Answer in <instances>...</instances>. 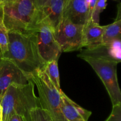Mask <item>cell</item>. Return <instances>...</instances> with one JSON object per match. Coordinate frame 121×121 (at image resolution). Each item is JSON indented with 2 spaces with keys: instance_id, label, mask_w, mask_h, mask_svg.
I'll return each mask as SVG.
<instances>
[{
  "instance_id": "obj_1",
  "label": "cell",
  "mask_w": 121,
  "mask_h": 121,
  "mask_svg": "<svg viewBox=\"0 0 121 121\" xmlns=\"http://www.w3.org/2000/svg\"><path fill=\"white\" fill-rule=\"evenodd\" d=\"M8 53L3 58L10 60L30 77L44 69L46 63L39 53L36 31L27 33L8 31Z\"/></svg>"
},
{
  "instance_id": "obj_2",
  "label": "cell",
  "mask_w": 121,
  "mask_h": 121,
  "mask_svg": "<svg viewBox=\"0 0 121 121\" xmlns=\"http://www.w3.org/2000/svg\"><path fill=\"white\" fill-rule=\"evenodd\" d=\"M2 121H8L14 113L22 116L28 121L30 112L40 107V100L35 93V85L31 80L26 85H11L0 101Z\"/></svg>"
},
{
  "instance_id": "obj_3",
  "label": "cell",
  "mask_w": 121,
  "mask_h": 121,
  "mask_svg": "<svg viewBox=\"0 0 121 121\" xmlns=\"http://www.w3.org/2000/svg\"><path fill=\"white\" fill-rule=\"evenodd\" d=\"M3 22L8 31H35L39 26L34 0H17L0 4Z\"/></svg>"
},
{
  "instance_id": "obj_4",
  "label": "cell",
  "mask_w": 121,
  "mask_h": 121,
  "mask_svg": "<svg viewBox=\"0 0 121 121\" xmlns=\"http://www.w3.org/2000/svg\"><path fill=\"white\" fill-rule=\"evenodd\" d=\"M37 87L40 106L50 115L53 121H67L61 109L60 93L53 86L43 69L31 75Z\"/></svg>"
},
{
  "instance_id": "obj_5",
  "label": "cell",
  "mask_w": 121,
  "mask_h": 121,
  "mask_svg": "<svg viewBox=\"0 0 121 121\" xmlns=\"http://www.w3.org/2000/svg\"><path fill=\"white\" fill-rule=\"evenodd\" d=\"M82 59L89 64L104 83L112 106L121 103V90L117 77L118 63L105 59L91 57H82Z\"/></svg>"
},
{
  "instance_id": "obj_6",
  "label": "cell",
  "mask_w": 121,
  "mask_h": 121,
  "mask_svg": "<svg viewBox=\"0 0 121 121\" xmlns=\"http://www.w3.org/2000/svg\"><path fill=\"white\" fill-rule=\"evenodd\" d=\"M83 25L76 24L63 18L54 29L56 39L62 52H72L83 47Z\"/></svg>"
},
{
  "instance_id": "obj_7",
  "label": "cell",
  "mask_w": 121,
  "mask_h": 121,
  "mask_svg": "<svg viewBox=\"0 0 121 121\" xmlns=\"http://www.w3.org/2000/svg\"><path fill=\"white\" fill-rule=\"evenodd\" d=\"M36 35L39 53L44 62L58 61L62 51L56 39L54 28L41 22L38 26Z\"/></svg>"
},
{
  "instance_id": "obj_8",
  "label": "cell",
  "mask_w": 121,
  "mask_h": 121,
  "mask_svg": "<svg viewBox=\"0 0 121 121\" xmlns=\"http://www.w3.org/2000/svg\"><path fill=\"white\" fill-rule=\"evenodd\" d=\"M31 77L24 73L16 65L6 58L0 59V101L11 85H26Z\"/></svg>"
},
{
  "instance_id": "obj_9",
  "label": "cell",
  "mask_w": 121,
  "mask_h": 121,
  "mask_svg": "<svg viewBox=\"0 0 121 121\" xmlns=\"http://www.w3.org/2000/svg\"><path fill=\"white\" fill-rule=\"evenodd\" d=\"M67 0H48L40 8H37L39 25L41 22L48 24L55 29L63 17Z\"/></svg>"
},
{
  "instance_id": "obj_10",
  "label": "cell",
  "mask_w": 121,
  "mask_h": 121,
  "mask_svg": "<svg viewBox=\"0 0 121 121\" xmlns=\"http://www.w3.org/2000/svg\"><path fill=\"white\" fill-rule=\"evenodd\" d=\"M61 96V109L67 121H88L92 112L81 107L70 99L63 92Z\"/></svg>"
},
{
  "instance_id": "obj_11",
  "label": "cell",
  "mask_w": 121,
  "mask_h": 121,
  "mask_svg": "<svg viewBox=\"0 0 121 121\" xmlns=\"http://www.w3.org/2000/svg\"><path fill=\"white\" fill-rule=\"evenodd\" d=\"M89 7L86 0H67L63 18L76 24L85 25L88 21Z\"/></svg>"
},
{
  "instance_id": "obj_12",
  "label": "cell",
  "mask_w": 121,
  "mask_h": 121,
  "mask_svg": "<svg viewBox=\"0 0 121 121\" xmlns=\"http://www.w3.org/2000/svg\"><path fill=\"white\" fill-rule=\"evenodd\" d=\"M104 26L95 23L91 20H88L83 29V47L86 49H93L103 45Z\"/></svg>"
},
{
  "instance_id": "obj_13",
  "label": "cell",
  "mask_w": 121,
  "mask_h": 121,
  "mask_svg": "<svg viewBox=\"0 0 121 121\" xmlns=\"http://www.w3.org/2000/svg\"><path fill=\"white\" fill-rule=\"evenodd\" d=\"M103 45H109L115 41L121 42V21H115L104 26Z\"/></svg>"
},
{
  "instance_id": "obj_14",
  "label": "cell",
  "mask_w": 121,
  "mask_h": 121,
  "mask_svg": "<svg viewBox=\"0 0 121 121\" xmlns=\"http://www.w3.org/2000/svg\"><path fill=\"white\" fill-rule=\"evenodd\" d=\"M49 80L60 93L62 92L60 87V74L57 60H53L47 63L43 69Z\"/></svg>"
},
{
  "instance_id": "obj_15",
  "label": "cell",
  "mask_w": 121,
  "mask_h": 121,
  "mask_svg": "<svg viewBox=\"0 0 121 121\" xmlns=\"http://www.w3.org/2000/svg\"><path fill=\"white\" fill-rule=\"evenodd\" d=\"M8 31L3 22L2 13L0 9V48L1 51V57H4L8 50Z\"/></svg>"
},
{
  "instance_id": "obj_16",
  "label": "cell",
  "mask_w": 121,
  "mask_h": 121,
  "mask_svg": "<svg viewBox=\"0 0 121 121\" xmlns=\"http://www.w3.org/2000/svg\"><path fill=\"white\" fill-rule=\"evenodd\" d=\"M28 121H53V120L46 110L38 107L30 112Z\"/></svg>"
},
{
  "instance_id": "obj_17",
  "label": "cell",
  "mask_w": 121,
  "mask_h": 121,
  "mask_svg": "<svg viewBox=\"0 0 121 121\" xmlns=\"http://www.w3.org/2000/svg\"><path fill=\"white\" fill-rule=\"evenodd\" d=\"M107 5V0H98L91 20L95 23L99 24L100 13L106 9Z\"/></svg>"
},
{
  "instance_id": "obj_18",
  "label": "cell",
  "mask_w": 121,
  "mask_h": 121,
  "mask_svg": "<svg viewBox=\"0 0 121 121\" xmlns=\"http://www.w3.org/2000/svg\"><path fill=\"white\" fill-rule=\"evenodd\" d=\"M105 121H121V103L112 106L111 114Z\"/></svg>"
},
{
  "instance_id": "obj_19",
  "label": "cell",
  "mask_w": 121,
  "mask_h": 121,
  "mask_svg": "<svg viewBox=\"0 0 121 121\" xmlns=\"http://www.w3.org/2000/svg\"><path fill=\"white\" fill-rule=\"evenodd\" d=\"M98 0H89V2L88 7H89V17H88V20H91V17H92L93 12L94 11L95 8L96 4L97 3Z\"/></svg>"
},
{
  "instance_id": "obj_20",
  "label": "cell",
  "mask_w": 121,
  "mask_h": 121,
  "mask_svg": "<svg viewBox=\"0 0 121 121\" xmlns=\"http://www.w3.org/2000/svg\"><path fill=\"white\" fill-rule=\"evenodd\" d=\"M8 121H26V120L22 116L17 113H14L9 117Z\"/></svg>"
},
{
  "instance_id": "obj_21",
  "label": "cell",
  "mask_w": 121,
  "mask_h": 121,
  "mask_svg": "<svg viewBox=\"0 0 121 121\" xmlns=\"http://www.w3.org/2000/svg\"><path fill=\"white\" fill-rule=\"evenodd\" d=\"M121 21V2L117 5V15L115 19V21Z\"/></svg>"
},
{
  "instance_id": "obj_22",
  "label": "cell",
  "mask_w": 121,
  "mask_h": 121,
  "mask_svg": "<svg viewBox=\"0 0 121 121\" xmlns=\"http://www.w3.org/2000/svg\"><path fill=\"white\" fill-rule=\"evenodd\" d=\"M37 8H40L42 7L48 0H34Z\"/></svg>"
},
{
  "instance_id": "obj_23",
  "label": "cell",
  "mask_w": 121,
  "mask_h": 121,
  "mask_svg": "<svg viewBox=\"0 0 121 121\" xmlns=\"http://www.w3.org/2000/svg\"><path fill=\"white\" fill-rule=\"evenodd\" d=\"M17 1V0H0V4L3 2H14V1Z\"/></svg>"
},
{
  "instance_id": "obj_24",
  "label": "cell",
  "mask_w": 121,
  "mask_h": 121,
  "mask_svg": "<svg viewBox=\"0 0 121 121\" xmlns=\"http://www.w3.org/2000/svg\"><path fill=\"white\" fill-rule=\"evenodd\" d=\"M0 121H2V111L1 104H0Z\"/></svg>"
},
{
  "instance_id": "obj_25",
  "label": "cell",
  "mask_w": 121,
  "mask_h": 121,
  "mask_svg": "<svg viewBox=\"0 0 121 121\" xmlns=\"http://www.w3.org/2000/svg\"><path fill=\"white\" fill-rule=\"evenodd\" d=\"M1 57V48H0V59Z\"/></svg>"
},
{
  "instance_id": "obj_26",
  "label": "cell",
  "mask_w": 121,
  "mask_h": 121,
  "mask_svg": "<svg viewBox=\"0 0 121 121\" xmlns=\"http://www.w3.org/2000/svg\"><path fill=\"white\" fill-rule=\"evenodd\" d=\"M113 1H118V0H113Z\"/></svg>"
}]
</instances>
